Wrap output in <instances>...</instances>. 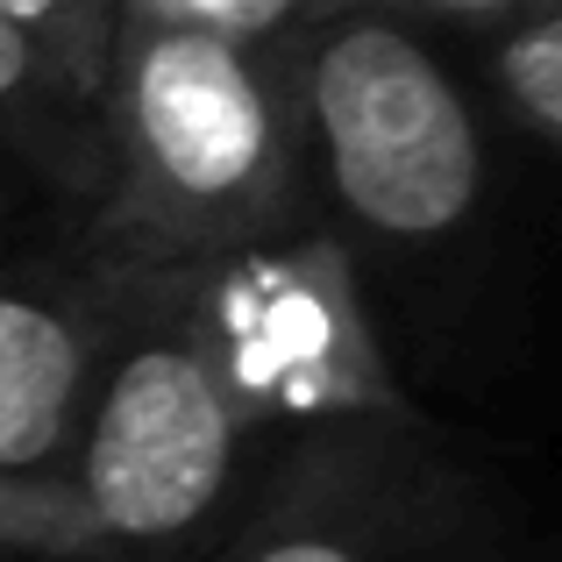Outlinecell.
<instances>
[{
  "label": "cell",
  "mask_w": 562,
  "mask_h": 562,
  "mask_svg": "<svg viewBox=\"0 0 562 562\" xmlns=\"http://www.w3.org/2000/svg\"><path fill=\"white\" fill-rule=\"evenodd\" d=\"M292 36L221 43L114 22L93 93L100 186L71 243L122 271H206L321 228Z\"/></svg>",
  "instance_id": "6da1fadb"
},
{
  "label": "cell",
  "mask_w": 562,
  "mask_h": 562,
  "mask_svg": "<svg viewBox=\"0 0 562 562\" xmlns=\"http://www.w3.org/2000/svg\"><path fill=\"white\" fill-rule=\"evenodd\" d=\"M314 214L349 249L357 278L378 257L398 271L441 263L492 206V122L435 36L378 8H321L292 36Z\"/></svg>",
  "instance_id": "7a4b0ae2"
},
{
  "label": "cell",
  "mask_w": 562,
  "mask_h": 562,
  "mask_svg": "<svg viewBox=\"0 0 562 562\" xmlns=\"http://www.w3.org/2000/svg\"><path fill=\"white\" fill-rule=\"evenodd\" d=\"M257 456L263 449L235 406L206 314L192 300V271H122L114 342L65 477L100 555H200Z\"/></svg>",
  "instance_id": "3957f363"
},
{
  "label": "cell",
  "mask_w": 562,
  "mask_h": 562,
  "mask_svg": "<svg viewBox=\"0 0 562 562\" xmlns=\"http://www.w3.org/2000/svg\"><path fill=\"white\" fill-rule=\"evenodd\" d=\"M186 562H520L498 484L427 413L278 441Z\"/></svg>",
  "instance_id": "277c9868"
},
{
  "label": "cell",
  "mask_w": 562,
  "mask_h": 562,
  "mask_svg": "<svg viewBox=\"0 0 562 562\" xmlns=\"http://www.w3.org/2000/svg\"><path fill=\"white\" fill-rule=\"evenodd\" d=\"M192 300L257 449L349 420L420 413L392 371L371 292L328 228H300L285 243L206 263L192 271Z\"/></svg>",
  "instance_id": "5b68a950"
},
{
  "label": "cell",
  "mask_w": 562,
  "mask_h": 562,
  "mask_svg": "<svg viewBox=\"0 0 562 562\" xmlns=\"http://www.w3.org/2000/svg\"><path fill=\"white\" fill-rule=\"evenodd\" d=\"M122 271L86 257H0V484L65 492L86 406L114 342Z\"/></svg>",
  "instance_id": "8992f818"
},
{
  "label": "cell",
  "mask_w": 562,
  "mask_h": 562,
  "mask_svg": "<svg viewBox=\"0 0 562 562\" xmlns=\"http://www.w3.org/2000/svg\"><path fill=\"white\" fill-rule=\"evenodd\" d=\"M0 165H14L22 179L57 192L71 206V221L86 214V200L100 186L93 93L79 79H65V65H50L8 22H0Z\"/></svg>",
  "instance_id": "52a82bcc"
},
{
  "label": "cell",
  "mask_w": 562,
  "mask_h": 562,
  "mask_svg": "<svg viewBox=\"0 0 562 562\" xmlns=\"http://www.w3.org/2000/svg\"><path fill=\"white\" fill-rule=\"evenodd\" d=\"M470 100L492 122V136L520 143L535 157L562 150V0H535L506 29L477 36Z\"/></svg>",
  "instance_id": "ba28073f"
},
{
  "label": "cell",
  "mask_w": 562,
  "mask_h": 562,
  "mask_svg": "<svg viewBox=\"0 0 562 562\" xmlns=\"http://www.w3.org/2000/svg\"><path fill=\"white\" fill-rule=\"evenodd\" d=\"M328 0H114V22H157V29H192L221 43H278Z\"/></svg>",
  "instance_id": "9c48e42d"
},
{
  "label": "cell",
  "mask_w": 562,
  "mask_h": 562,
  "mask_svg": "<svg viewBox=\"0 0 562 562\" xmlns=\"http://www.w3.org/2000/svg\"><path fill=\"white\" fill-rule=\"evenodd\" d=\"M0 549L36 562H108L71 492H14V484H0Z\"/></svg>",
  "instance_id": "30bf717a"
},
{
  "label": "cell",
  "mask_w": 562,
  "mask_h": 562,
  "mask_svg": "<svg viewBox=\"0 0 562 562\" xmlns=\"http://www.w3.org/2000/svg\"><path fill=\"white\" fill-rule=\"evenodd\" d=\"M335 8V0H328ZM349 8H378V14H398V22H413L420 36H492V29H506L513 14H527L535 0H349Z\"/></svg>",
  "instance_id": "8fae6325"
},
{
  "label": "cell",
  "mask_w": 562,
  "mask_h": 562,
  "mask_svg": "<svg viewBox=\"0 0 562 562\" xmlns=\"http://www.w3.org/2000/svg\"><path fill=\"white\" fill-rule=\"evenodd\" d=\"M8 206H14V192H8V179H0V228H8Z\"/></svg>",
  "instance_id": "7c38bea8"
}]
</instances>
